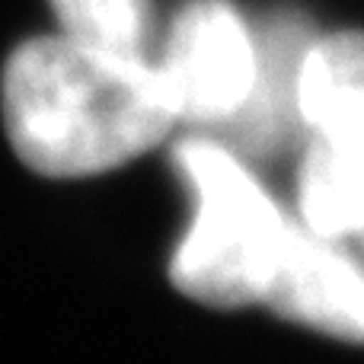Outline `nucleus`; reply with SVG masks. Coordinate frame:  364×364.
Instances as JSON below:
<instances>
[{
    "label": "nucleus",
    "mask_w": 364,
    "mask_h": 364,
    "mask_svg": "<svg viewBox=\"0 0 364 364\" xmlns=\"http://www.w3.org/2000/svg\"><path fill=\"white\" fill-rule=\"evenodd\" d=\"M0 115L13 154L45 179L119 170L179 122L157 58L96 48L61 32L10 51Z\"/></svg>",
    "instance_id": "1"
},
{
    "label": "nucleus",
    "mask_w": 364,
    "mask_h": 364,
    "mask_svg": "<svg viewBox=\"0 0 364 364\" xmlns=\"http://www.w3.org/2000/svg\"><path fill=\"white\" fill-rule=\"evenodd\" d=\"M176 164L195 214L170 259V282L186 297L220 310L262 301L291 218L237 154L214 141H182Z\"/></svg>",
    "instance_id": "2"
},
{
    "label": "nucleus",
    "mask_w": 364,
    "mask_h": 364,
    "mask_svg": "<svg viewBox=\"0 0 364 364\" xmlns=\"http://www.w3.org/2000/svg\"><path fill=\"white\" fill-rule=\"evenodd\" d=\"M157 64L179 122L233 125L256 93L262 42L227 0H195L173 19Z\"/></svg>",
    "instance_id": "3"
},
{
    "label": "nucleus",
    "mask_w": 364,
    "mask_h": 364,
    "mask_svg": "<svg viewBox=\"0 0 364 364\" xmlns=\"http://www.w3.org/2000/svg\"><path fill=\"white\" fill-rule=\"evenodd\" d=\"M262 301L291 323L364 346V269L336 240L294 220Z\"/></svg>",
    "instance_id": "4"
},
{
    "label": "nucleus",
    "mask_w": 364,
    "mask_h": 364,
    "mask_svg": "<svg viewBox=\"0 0 364 364\" xmlns=\"http://www.w3.org/2000/svg\"><path fill=\"white\" fill-rule=\"evenodd\" d=\"M297 109L316 138L364 154V32H336L307 45Z\"/></svg>",
    "instance_id": "5"
},
{
    "label": "nucleus",
    "mask_w": 364,
    "mask_h": 364,
    "mask_svg": "<svg viewBox=\"0 0 364 364\" xmlns=\"http://www.w3.org/2000/svg\"><path fill=\"white\" fill-rule=\"evenodd\" d=\"M304 227L326 240L364 233V154L314 138L297 176Z\"/></svg>",
    "instance_id": "6"
},
{
    "label": "nucleus",
    "mask_w": 364,
    "mask_h": 364,
    "mask_svg": "<svg viewBox=\"0 0 364 364\" xmlns=\"http://www.w3.org/2000/svg\"><path fill=\"white\" fill-rule=\"evenodd\" d=\"M307 45L310 38H304L301 23H291V19H278L262 38V70H259L256 93L246 112L233 122V132L246 147L269 151L288 134L291 119H301L297 74H301Z\"/></svg>",
    "instance_id": "7"
},
{
    "label": "nucleus",
    "mask_w": 364,
    "mask_h": 364,
    "mask_svg": "<svg viewBox=\"0 0 364 364\" xmlns=\"http://www.w3.org/2000/svg\"><path fill=\"white\" fill-rule=\"evenodd\" d=\"M48 6L61 36L96 48L147 55L154 23L151 0H48Z\"/></svg>",
    "instance_id": "8"
}]
</instances>
